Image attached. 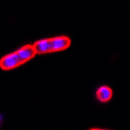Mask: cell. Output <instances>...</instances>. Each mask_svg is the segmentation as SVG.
Here are the masks:
<instances>
[{
    "mask_svg": "<svg viewBox=\"0 0 130 130\" xmlns=\"http://www.w3.org/2000/svg\"><path fill=\"white\" fill-rule=\"evenodd\" d=\"M36 55L32 45H26L15 52L5 55L0 60V68L4 71L12 70L31 60Z\"/></svg>",
    "mask_w": 130,
    "mask_h": 130,
    "instance_id": "cell-1",
    "label": "cell"
},
{
    "mask_svg": "<svg viewBox=\"0 0 130 130\" xmlns=\"http://www.w3.org/2000/svg\"><path fill=\"white\" fill-rule=\"evenodd\" d=\"M72 41L67 36H58L53 38L41 39L36 41L33 44V48L36 54H44V53L57 52L68 49L71 45Z\"/></svg>",
    "mask_w": 130,
    "mask_h": 130,
    "instance_id": "cell-2",
    "label": "cell"
},
{
    "mask_svg": "<svg viewBox=\"0 0 130 130\" xmlns=\"http://www.w3.org/2000/svg\"><path fill=\"white\" fill-rule=\"evenodd\" d=\"M96 96L101 102H108L112 97V90L108 86H101L96 92Z\"/></svg>",
    "mask_w": 130,
    "mask_h": 130,
    "instance_id": "cell-3",
    "label": "cell"
},
{
    "mask_svg": "<svg viewBox=\"0 0 130 130\" xmlns=\"http://www.w3.org/2000/svg\"><path fill=\"white\" fill-rule=\"evenodd\" d=\"M90 130H104V129H97V128H94V129H90Z\"/></svg>",
    "mask_w": 130,
    "mask_h": 130,
    "instance_id": "cell-4",
    "label": "cell"
},
{
    "mask_svg": "<svg viewBox=\"0 0 130 130\" xmlns=\"http://www.w3.org/2000/svg\"><path fill=\"white\" fill-rule=\"evenodd\" d=\"M0 120H1V118H0Z\"/></svg>",
    "mask_w": 130,
    "mask_h": 130,
    "instance_id": "cell-5",
    "label": "cell"
}]
</instances>
